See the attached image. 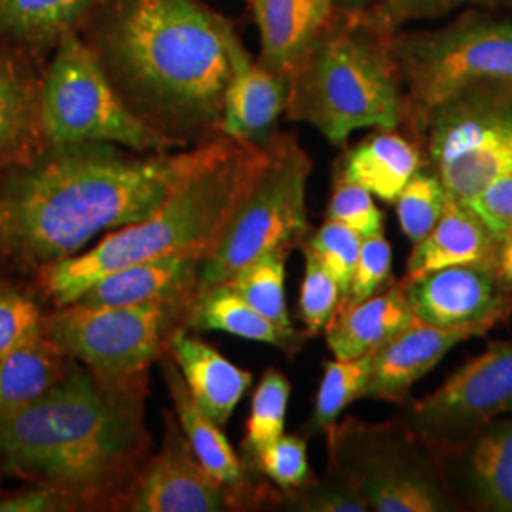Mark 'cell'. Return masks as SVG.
<instances>
[{
  "label": "cell",
  "mask_w": 512,
  "mask_h": 512,
  "mask_svg": "<svg viewBox=\"0 0 512 512\" xmlns=\"http://www.w3.org/2000/svg\"><path fill=\"white\" fill-rule=\"evenodd\" d=\"M268 160L266 147L232 139L190 173L147 219L112 230L93 249L38 268V285L55 306H69L99 277L169 255L207 258Z\"/></svg>",
  "instance_id": "277c9868"
},
{
  "label": "cell",
  "mask_w": 512,
  "mask_h": 512,
  "mask_svg": "<svg viewBox=\"0 0 512 512\" xmlns=\"http://www.w3.org/2000/svg\"><path fill=\"white\" fill-rule=\"evenodd\" d=\"M329 435V475L338 476L374 512L458 511V499L431 446L403 423L348 418Z\"/></svg>",
  "instance_id": "8992f818"
},
{
  "label": "cell",
  "mask_w": 512,
  "mask_h": 512,
  "mask_svg": "<svg viewBox=\"0 0 512 512\" xmlns=\"http://www.w3.org/2000/svg\"><path fill=\"white\" fill-rule=\"evenodd\" d=\"M203 258L169 255L135 262L99 277L76 300L88 308L141 306L156 300L196 296Z\"/></svg>",
  "instance_id": "ac0fdd59"
},
{
  "label": "cell",
  "mask_w": 512,
  "mask_h": 512,
  "mask_svg": "<svg viewBox=\"0 0 512 512\" xmlns=\"http://www.w3.org/2000/svg\"><path fill=\"white\" fill-rule=\"evenodd\" d=\"M88 507L71 494L61 490L29 484V488L0 495V512H73Z\"/></svg>",
  "instance_id": "60d3db41"
},
{
  "label": "cell",
  "mask_w": 512,
  "mask_h": 512,
  "mask_svg": "<svg viewBox=\"0 0 512 512\" xmlns=\"http://www.w3.org/2000/svg\"><path fill=\"white\" fill-rule=\"evenodd\" d=\"M501 0H378L366 12H361L372 25L387 35H395L401 27L423 21L440 18L448 12H454L461 6L471 4H495Z\"/></svg>",
  "instance_id": "ab89813d"
},
{
  "label": "cell",
  "mask_w": 512,
  "mask_h": 512,
  "mask_svg": "<svg viewBox=\"0 0 512 512\" xmlns=\"http://www.w3.org/2000/svg\"><path fill=\"white\" fill-rule=\"evenodd\" d=\"M114 505L131 512H224L239 509L241 497L205 471L167 412L160 454L148 459Z\"/></svg>",
  "instance_id": "4fadbf2b"
},
{
  "label": "cell",
  "mask_w": 512,
  "mask_h": 512,
  "mask_svg": "<svg viewBox=\"0 0 512 512\" xmlns=\"http://www.w3.org/2000/svg\"><path fill=\"white\" fill-rule=\"evenodd\" d=\"M167 353L179 366L194 401L211 420L224 427L253 384V374L181 327L171 334Z\"/></svg>",
  "instance_id": "7402d4cb"
},
{
  "label": "cell",
  "mask_w": 512,
  "mask_h": 512,
  "mask_svg": "<svg viewBox=\"0 0 512 512\" xmlns=\"http://www.w3.org/2000/svg\"><path fill=\"white\" fill-rule=\"evenodd\" d=\"M281 505L289 511L302 512H366L365 499L348 482L327 475L323 480L306 482L300 488L287 490Z\"/></svg>",
  "instance_id": "8d00e7d4"
},
{
  "label": "cell",
  "mask_w": 512,
  "mask_h": 512,
  "mask_svg": "<svg viewBox=\"0 0 512 512\" xmlns=\"http://www.w3.org/2000/svg\"><path fill=\"white\" fill-rule=\"evenodd\" d=\"M393 270V249L385 239L384 230L376 232L361 241V251L351 275L348 293L342 298L340 306H351L368 296L378 293L391 281Z\"/></svg>",
  "instance_id": "74e56055"
},
{
  "label": "cell",
  "mask_w": 512,
  "mask_h": 512,
  "mask_svg": "<svg viewBox=\"0 0 512 512\" xmlns=\"http://www.w3.org/2000/svg\"><path fill=\"white\" fill-rule=\"evenodd\" d=\"M304 249L306 268L300 289V317L306 327V336L325 332L332 315L342 302V291L329 270L317 260L310 249Z\"/></svg>",
  "instance_id": "836d02e7"
},
{
  "label": "cell",
  "mask_w": 512,
  "mask_h": 512,
  "mask_svg": "<svg viewBox=\"0 0 512 512\" xmlns=\"http://www.w3.org/2000/svg\"><path fill=\"white\" fill-rule=\"evenodd\" d=\"M114 92L181 148L222 135L238 33L202 0H99L76 29Z\"/></svg>",
  "instance_id": "7a4b0ae2"
},
{
  "label": "cell",
  "mask_w": 512,
  "mask_h": 512,
  "mask_svg": "<svg viewBox=\"0 0 512 512\" xmlns=\"http://www.w3.org/2000/svg\"><path fill=\"white\" fill-rule=\"evenodd\" d=\"M378 0H334L336 10L346 14H361L366 12L370 6H374Z\"/></svg>",
  "instance_id": "ee69618b"
},
{
  "label": "cell",
  "mask_w": 512,
  "mask_h": 512,
  "mask_svg": "<svg viewBox=\"0 0 512 512\" xmlns=\"http://www.w3.org/2000/svg\"><path fill=\"white\" fill-rule=\"evenodd\" d=\"M327 219L351 228L361 238L384 230V213L374 202V196L359 184L334 177Z\"/></svg>",
  "instance_id": "f35d334b"
},
{
  "label": "cell",
  "mask_w": 512,
  "mask_h": 512,
  "mask_svg": "<svg viewBox=\"0 0 512 512\" xmlns=\"http://www.w3.org/2000/svg\"><path fill=\"white\" fill-rule=\"evenodd\" d=\"M446 200L448 190L440 183L437 173L418 171L395 202L404 236L412 243L425 238L439 222Z\"/></svg>",
  "instance_id": "1f68e13d"
},
{
  "label": "cell",
  "mask_w": 512,
  "mask_h": 512,
  "mask_svg": "<svg viewBox=\"0 0 512 512\" xmlns=\"http://www.w3.org/2000/svg\"><path fill=\"white\" fill-rule=\"evenodd\" d=\"M495 236L512 230V173L495 179L467 203Z\"/></svg>",
  "instance_id": "b9f144b4"
},
{
  "label": "cell",
  "mask_w": 512,
  "mask_h": 512,
  "mask_svg": "<svg viewBox=\"0 0 512 512\" xmlns=\"http://www.w3.org/2000/svg\"><path fill=\"white\" fill-rule=\"evenodd\" d=\"M495 274L499 277L501 285L512 293V230L497 238Z\"/></svg>",
  "instance_id": "7bdbcfd3"
},
{
  "label": "cell",
  "mask_w": 512,
  "mask_h": 512,
  "mask_svg": "<svg viewBox=\"0 0 512 512\" xmlns=\"http://www.w3.org/2000/svg\"><path fill=\"white\" fill-rule=\"evenodd\" d=\"M503 414H512V338L461 366L437 391L412 404L401 423L431 450L454 452Z\"/></svg>",
  "instance_id": "7c38bea8"
},
{
  "label": "cell",
  "mask_w": 512,
  "mask_h": 512,
  "mask_svg": "<svg viewBox=\"0 0 512 512\" xmlns=\"http://www.w3.org/2000/svg\"><path fill=\"white\" fill-rule=\"evenodd\" d=\"M184 323L190 329L220 330L243 340L275 346L287 353L298 351L304 340L294 327L287 329L275 325L226 285H219L194 298Z\"/></svg>",
  "instance_id": "4316f807"
},
{
  "label": "cell",
  "mask_w": 512,
  "mask_h": 512,
  "mask_svg": "<svg viewBox=\"0 0 512 512\" xmlns=\"http://www.w3.org/2000/svg\"><path fill=\"white\" fill-rule=\"evenodd\" d=\"M361 241L363 238L348 226L327 219L315 232L310 230V234L300 243L302 247L310 249L311 253L317 256V260L329 270L344 298L359 258Z\"/></svg>",
  "instance_id": "d6a6232c"
},
{
  "label": "cell",
  "mask_w": 512,
  "mask_h": 512,
  "mask_svg": "<svg viewBox=\"0 0 512 512\" xmlns=\"http://www.w3.org/2000/svg\"><path fill=\"white\" fill-rule=\"evenodd\" d=\"M260 33L258 63L293 76L336 14L334 0H249Z\"/></svg>",
  "instance_id": "d6986e66"
},
{
  "label": "cell",
  "mask_w": 512,
  "mask_h": 512,
  "mask_svg": "<svg viewBox=\"0 0 512 512\" xmlns=\"http://www.w3.org/2000/svg\"><path fill=\"white\" fill-rule=\"evenodd\" d=\"M418 128L452 198L469 203L512 173V84H480L427 112Z\"/></svg>",
  "instance_id": "8fae6325"
},
{
  "label": "cell",
  "mask_w": 512,
  "mask_h": 512,
  "mask_svg": "<svg viewBox=\"0 0 512 512\" xmlns=\"http://www.w3.org/2000/svg\"><path fill=\"white\" fill-rule=\"evenodd\" d=\"M42 69L31 55L0 40V179L48 147L40 105Z\"/></svg>",
  "instance_id": "2e32d148"
},
{
  "label": "cell",
  "mask_w": 512,
  "mask_h": 512,
  "mask_svg": "<svg viewBox=\"0 0 512 512\" xmlns=\"http://www.w3.org/2000/svg\"><path fill=\"white\" fill-rule=\"evenodd\" d=\"M454 454L461 458V486L476 509L512 512V418L488 423Z\"/></svg>",
  "instance_id": "cb8c5ba5"
},
{
  "label": "cell",
  "mask_w": 512,
  "mask_h": 512,
  "mask_svg": "<svg viewBox=\"0 0 512 512\" xmlns=\"http://www.w3.org/2000/svg\"><path fill=\"white\" fill-rule=\"evenodd\" d=\"M160 363L164 368L165 384L175 406V416L194 456L205 467V471L215 480H219L222 486H226L238 497H243L247 492L245 467L226 435L222 433V427L211 420L194 401L173 357L162 355Z\"/></svg>",
  "instance_id": "d4e9b609"
},
{
  "label": "cell",
  "mask_w": 512,
  "mask_h": 512,
  "mask_svg": "<svg viewBox=\"0 0 512 512\" xmlns=\"http://www.w3.org/2000/svg\"><path fill=\"white\" fill-rule=\"evenodd\" d=\"M391 52L403 80L406 120L480 84H512V21L467 14L444 27L393 35Z\"/></svg>",
  "instance_id": "52a82bcc"
},
{
  "label": "cell",
  "mask_w": 512,
  "mask_h": 512,
  "mask_svg": "<svg viewBox=\"0 0 512 512\" xmlns=\"http://www.w3.org/2000/svg\"><path fill=\"white\" fill-rule=\"evenodd\" d=\"M71 357L46 334L0 357V416L46 395L69 370Z\"/></svg>",
  "instance_id": "83f0119b"
},
{
  "label": "cell",
  "mask_w": 512,
  "mask_h": 512,
  "mask_svg": "<svg viewBox=\"0 0 512 512\" xmlns=\"http://www.w3.org/2000/svg\"><path fill=\"white\" fill-rule=\"evenodd\" d=\"M406 296L416 319L442 327L499 323L512 311V296L488 266H450L431 272L406 283Z\"/></svg>",
  "instance_id": "5bb4252c"
},
{
  "label": "cell",
  "mask_w": 512,
  "mask_h": 512,
  "mask_svg": "<svg viewBox=\"0 0 512 512\" xmlns=\"http://www.w3.org/2000/svg\"><path fill=\"white\" fill-rule=\"evenodd\" d=\"M497 321L458 327L431 325L416 319L376 351L365 399L403 403L410 389L461 342L494 329Z\"/></svg>",
  "instance_id": "9a60e30c"
},
{
  "label": "cell",
  "mask_w": 512,
  "mask_h": 512,
  "mask_svg": "<svg viewBox=\"0 0 512 512\" xmlns=\"http://www.w3.org/2000/svg\"><path fill=\"white\" fill-rule=\"evenodd\" d=\"M414 321L406 283L391 279L378 293L338 308L325 329V338L334 359H355L378 351Z\"/></svg>",
  "instance_id": "44dd1931"
},
{
  "label": "cell",
  "mask_w": 512,
  "mask_h": 512,
  "mask_svg": "<svg viewBox=\"0 0 512 512\" xmlns=\"http://www.w3.org/2000/svg\"><path fill=\"white\" fill-rule=\"evenodd\" d=\"M99 0H0V40L46 65L55 46L76 31Z\"/></svg>",
  "instance_id": "484cf974"
},
{
  "label": "cell",
  "mask_w": 512,
  "mask_h": 512,
  "mask_svg": "<svg viewBox=\"0 0 512 512\" xmlns=\"http://www.w3.org/2000/svg\"><path fill=\"white\" fill-rule=\"evenodd\" d=\"M289 93L291 78L260 65L239 42L224 93L220 131L258 147L268 145L277 133L279 116L287 110Z\"/></svg>",
  "instance_id": "e0dca14e"
},
{
  "label": "cell",
  "mask_w": 512,
  "mask_h": 512,
  "mask_svg": "<svg viewBox=\"0 0 512 512\" xmlns=\"http://www.w3.org/2000/svg\"><path fill=\"white\" fill-rule=\"evenodd\" d=\"M391 38L363 14L336 10L291 76L287 118L346 145L357 129H397L406 120Z\"/></svg>",
  "instance_id": "5b68a950"
},
{
  "label": "cell",
  "mask_w": 512,
  "mask_h": 512,
  "mask_svg": "<svg viewBox=\"0 0 512 512\" xmlns=\"http://www.w3.org/2000/svg\"><path fill=\"white\" fill-rule=\"evenodd\" d=\"M253 467L283 492L300 488L311 480L308 444L302 437L283 433L255 459Z\"/></svg>",
  "instance_id": "d590c367"
},
{
  "label": "cell",
  "mask_w": 512,
  "mask_h": 512,
  "mask_svg": "<svg viewBox=\"0 0 512 512\" xmlns=\"http://www.w3.org/2000/svg\"><path fill=\"white\" fill-rule=\"evenodd\" d=\"M268 160L239 202L213 253L203 260L196 296L226 283L253 258L310 234L306 186L310 156L293 133H275L264 145Z\"/></svg>",
  "instance_id": "9c48e42d"
},
{
  "label": "cell",
  "mask_w": 512,
  "mask_h": 512,
  "mask_svg": "<svg viewBox=\"0 0 512 512\" xmlns=\"http://www.w3.org/2000/svg\"><path fill=\"white\" fill-rule=\"evenodd\" d=\"M293 247L291 243H285L268 249L266 253L256 256L249 264L239 268L226 283H222L238 293L264 317L274 321L275 325L287 329H293V321L287 308L285 268Z\"/></svg>",
  "instance_id": "f1b7e54d"
},
{
  "label": "cell",
  "mask_w": 512,
  "mask_h": 512,
  "mask_svg": "<svg viewBox=\"0 0 512 512\" xmlns=\"http://www.w3.org/2000/svg\"><path fill=\"white\" fill-rule=\"evenodd\" d=\"M192 302L194 296L122 308L73 302L44 315L42 334L103 382L147 393L148 370L167 353Z\"/></svg>",
  "instance_id": "ba28073f"
},
{
  "label": "cell",
  "mask_w": 512,
  "mask_h": 512,
  "mask_svg": "<svg viewBox=\"0 0 512 512\" xmlns=\"http://www.w3.org/2000/svg\"><path fill=\"white\" fill-rule=\"evenodd\" d=\"M40 105L48 145L112 143L137 152L181 148L124 105L76 31L57 42L42 69Z\"/></svg>",
  "instance_id": "30bf717a"
},
{
  "label": "cell",
  "mask_w": 512,
  "mask_h": 512,
  "mask_svg": "<svg viewBox=\"0 0 512 512\" xmlns=\"http://www.w3.org/2000/svg\"><path fill=\"white\" fill-rule=\"evenodd\" d=\"M44 315L33 294L0 283V357L42 334Z\"/></svg>",
  "instance_id": "e575fe53"
},
{
  "label": "cell",
  "mask_w": 512,
  "mask_h": 512,
  "mask_svg": "<svg viewBox=\"0 0 512 512\" xmlns=\"http://www.w3.org/2000/svg\"><path fill=\"white\" fill-rule=\"evenodd\" d=\"M497 236L467 203L448 194L435 228L414 243L408 256L404 281L450 266H488L495 270Z\"/></svg>",
  "instance_id": "ffe728a7"
},
{
  "label": "cell",
  "mask_w": 512,
  "mask_h": 512,
  "mask_svg": "<svg viewBox=\"0 0 512 512\" xmlns=\"http://www.w3.org/2000/svg\"><path fill=\"white\" fill-rule=\"evenodd\" d=\"M232 137L137 152L112 143L48 145L0 179V264L37 272L78 255L90 239L147 219Z\"/></svg>",
  "instance_id": "6da1fadb"
},
{
  "label": "cell",
  "mask_w": 512,
  "mask_h": 512,
  "mask_svg": "<svg viewBox=\"0 0 512 512\" xmlns=\"http://www.w3.org/2000/svg\"><path fill=\"white\" fill-rule=\"evenodd\" d=\"M420 148L395 129H378L349 148L334 177L359 184L385 203H395L408 181L421 171Z\"/></svg>",
  "instance_id": "603a6c76"
},
{
  "label": "cell",
  "mask_w": 512,
  "mask_h": 512,
  "mask_svg": "<svg viewBox=\"0 0 512 512\" xmlns=\"http://www.w3.org/2000/svg\"><path fill=\"white\" fill-rule=\"evenodd\" d=\"M374 355L365 353L355 359H334L323 365V378L315 397L311 431H329L349 404L365 399L366 385L374 365Z\"/></svg>",
  "instance_id": "f546056e"
},
{
  "label": "cell",
  "mask_w": 512,
  "mask_h": 512,
  "mask_svg": "<svg viewBox=\"0 0 512 512\" xmlns=\"http://www.w3.org/2000/svg\"><path fill=\"white\" fill-rule=\"evenodd\" d=\"M145 397L73 359L46 395L0 416V469L74 495L88 509L114 507L152 450Z\"/></svg>",
  "instance_id": "3957f363"
},
{
  "label": "cell",
  "mask_w": 512,
  "mask_h": 512,
  "mask_svg": "<svg viewBox=\"0 0 512 512\" xmlns=\"http://www.w3.org/2000/svg\"><path fill=\"white\" fill-rule=\"evenodd\" d=\"M291 399V382L277 368L264 370L260 382L256 385L251 416L245 427L243 454L249 465L285 433L287 408Z\"/></svg>",
  "instance_id": "4dcf8cb0"
}]
</instances>
